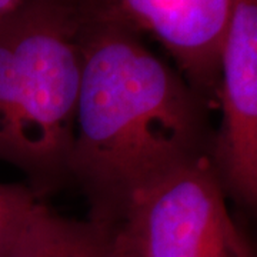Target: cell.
Returning a JSON list of instances; mask_svg holds the SVG:
<instances>
[{
    "instance_id": "obj_1",
    "label": "cell",
    "mask_w": 257,
    "mask_h": 257,
    "mask_svg": "<svg viewBox=\"0 0 257 257\" xmlns=\"http://www.w3.org/2000/svg\"><path fill=\"white\" fill-rule=\"evenodd\" d=\"M70 179L113 229L145 189L209 155L210 107L104 0H86Z\"/></svg>"
},
{
    "instance_id": "obj_2",
    "label": "cell",
    "mask_w": 257,
    "mask_h": 257,
    "mask_svg": "<svg viewBox=\"0 0 257 257\" xmlns=\"http://www.w3.org/2000/svg\"><path fill=\"white\" fill-rule=\"evenodd\" d=\"M86 0H28L0 19V162L42 197L72 183Z\"/></svg>"
},
{
    "instance_id": "obj_3",
    "label": "cell",
    "mask_w": 257,
    "mask_h": 257,
    "mask_svg": "<svg viewBox=\"0 0 257 257\" xmlns=\"http://www.w3.org/2000/svg\"><path fill=\"white\" fill-rule=\"evenodd\" d=\"M111 237L116 257H257V243L230 214L209 155L138 194Z\"/></svg>"
},
{
    "instance_id": "obj_4",
    "label": "cell",
    "mask_w": 257,
    "mask_h": 257,
    "mask_svg": "<svg viewBox=\"0 0 257 257\" xmlns=\"http://www.w3.org/2000/svg\"><path fill=\"white\" fill-rule=\"evenodd\" d=\"M209 157L227 199L257 229V0H234L223 43Z\"/></svg>"
},
{
    "instance_id": "obj_5",
    "label": "cell",
    "mask_w": 257,
    "mask_h": 257,
    "mask_svg": "<svg viewBox=\"0 0 257 257\" xmlns=\"http://www.w3.org/2000/svg\"><path fill=\"white\" fill-rule=\"evenodd\" d=\"M138 32L159 40L211 110L217 107L223 43L234 0H104Z\"/></svg>"
},
{
    "instance_id": "obj_6",
    "label": "cell",
    "mask_w": 257,
    "mask_h": 257,
    "mask_svg": "<svg viewBox=\"0 0 257 257\" xmlns=\"http://www.w3.org/2000/svg\"><path fill=\"white\" fill-rule=\"evenodd\" d=\"M0 257H116L111 230L57 214L42 203Z\"/></svg>"
},
{
    "instance_id": "obj_7",
    "label": "cell",
    "mask_w": 257,
    "mask_h": 257,
    "mask_svg": "<svg viewBox=\"0 0 257 257\" xmlns=\"http://www.w3.org/2000/svg\"><path fill=\"white\" fill-rule=\"evenodd\" d=\"M42 203L29 184L0 182V256Z\"/></svg>"
},
{
    "instance_id": "obj_8",
    "label": "cell",
    "mask_w": 257,
    "mask_h": 257,
    "mask_svg": "<svg viewBox=\"0 0 257 257\" xmlns=\"http://www.w3.org/2000/svg\"><path fill=\"white\" fill-rule=\"evenodd\" d=\"M28 0H0V19L9 16L15 10L22 8Z\"/></svg>"
}]
</instances>
